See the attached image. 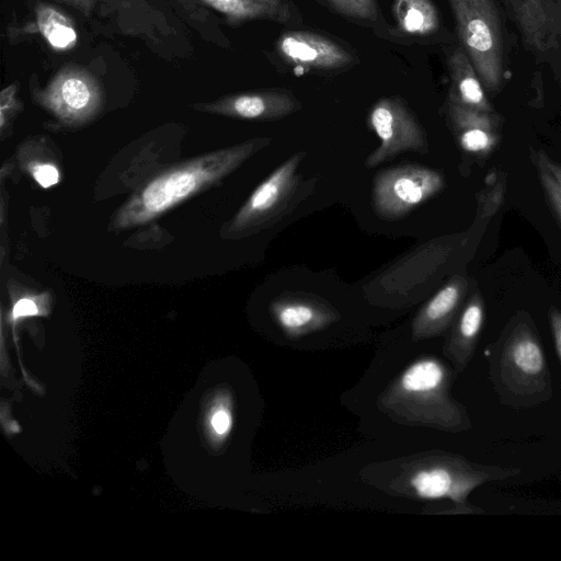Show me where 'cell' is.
I'll return each mask as SVG.
<instances>
[{
  "label": "cell",
  "mask_w": 561,
  "mask_h": 561,
  "mask_svg": "<svg viewBox=\"0 0 561 561\" xmlns=\"http://www.w3.org/2000/svg\"><path fill=\"white\" fill-rule=\"evenodd\" d=\"M549 320L554 336L556 348L561 360V311L556 307H551Z\"/></svg>",
  "instance_id": "26"
},
{
  "label": "cell",
  "mask_w": 561,
  "mask_h": 561,
  "mask_svg": "<svg viewBox=\"0 0 561 561\" xmlns=\"http://www.w3.org/2000/svg\"><path fill=\"white\" fill-rule=\"evenodd\" d=\"M278 327L289 336L322 328L334 319L329 306L308 296H282L271 305Z\"/></svg>",
  "instance_id": "12"
},
{
  "label": "cell",
  "mask_w": 561,
  "mask_h": 561,
  "mask_svg": "<svg viewBox=\"0 0 561 561\" xmlns=\"http://www.w3.org/2000/svg\"><path fill=\"white\" fill-rule=\"evenodd\" d=\"M37 313V307L31 299H20L13 307L12 317L18 319L25 316H33Z\"/></svg>",
  "instance_id": "27"
},
{
  "label": "cell",
  "mask_w": 561,
  "mask_h": 561,
  "mask_svg": "<svg viewBox=\"0 0 561 561\" xmlns=\"http://www.w3.org/2000/svg\"><path fill=\"white\" fill-rule=\"evenodd\" d=\"M195 107L229 117L266 122L289 116L301 108V103L288 90L265 89L225 95Z\"/></svg>",
  "instance_id": "9"
},
{
  "label": "cell",
  "mask_w": 561,
  "mask_h": 561,
  "mask_svg": "<svg viewBox=\"0 0 561 561\" xmlns=\"http://www.w3.org/2000/svg\"><path fill=\"white\" fill-rule=\"evenodd\" d=\"M270 142L266 137L254 138L162 174L123 208L116 224L122 227L144 224L203 186L222 179Z\"/></svg>",
  "instance_id": "2"
},
{
  "label": "cell",
  "mask_w": 561,
  "mask_h": 561,
  "mask_svg": "<svg viewBox=\"0 0 561 561\" xmlns=\"http://www.w3.org/2000/svg\"><path fill=\"white\" fill-rule=\"evenodd\" d=\"M176 12L203 35L211 12L220 14L229 26L251 21L299 24L302 16L289 0H170Z\"/></svg>",
  "instance_id": "6"
},
{
  "label": "cell",
  "mask_w": 561,
  "mask_h": 561,
  "mask_svg": "<svg viewBox=\"0 0 561 561\" xmlns=\"http://www.w3.org/2000/svg\"><path fill=\"white\" fill-rule=\"evenodd\" d=\"M336 13L357 21L374 22L378 19L376 0H321Z\"/></svg>",
  "instance_id": "19"
},
{
  "label": "cell",
  "mask_w": 561,
  "mask_h": 561,
  "mask_svg": "<svg viewBox=\"0 0 561 561\" xmlns=\"http://www.w3.org/2000/svg\"><path fill=\"white\" fill-rule=\"evenodd\" d=\"M504 367L520 381L533 382L546 371L542 348L530 331L520 324L513 332L504 351Z\"/></svg>",
  "instance_id": "15"
},
{
  "label": "cell",
  "mask_w": 561,
  "mask_h": 561,
  "mask_svg": "<svg viewBox=\"0 0 561 561\" xmlns=\"http://www.w3.org/2000/svg\"><path fill=\"white\" fill-rule=\"evenodd\" d=\"M35 181L44 188L53 186L59 181V172L51 164H37L33 168Z\"/></svg>",
  "instance_id": "23"
},
{
  "label": "cell",
  "mask_w": 561,
  "mask_h": 561,
  "mask_svg": "<svg viewBox=\"0 0 561 561\" xmlns=\"http://www.w3.org/2000/svg\"><path fill=\"white\" fill-rule=\"evenodd\" d=\"M460 104L470 108H484V95L479 82L471 76H457Z\"/></svg>",
  "instance_id": "21"
},
{
  "label": "cell",
  "mask_w": 561,
  "mask_h": 561,
  "mask_svg": "<svg viewBox=\"0 0 561 561\" xmlns=\"http://www.w3.org/2000/svg\"><path fill=\"white\" fill-rule=\"evenodd\" d=\"M484 319L483 299L473 294L466 305L456 329V342L465 350H471L482 329Z\"/></svg>",
  "instance_id": "18"
},
{
  "label": "cell",
  "mask_w": 561,
  "mask_h": 561,
  "mask_svg": "<svg viewBox=\"0 0 561 561\" xmlns=\"http://www.w3.org/2000/svg\"><path fill=\"white\" fill-rule=\"evenodd\" d=\"M445 380V369L435 359H421L402 374L401 388L409 393L425 396L437 391Z\"/></svg>",
  "instance_id": "17"
},
{
  "label": "cell",
  "mask_w": 561,
  "mask_h": 561,
  "mask_svg": "<svg viewBox=\"0 0 561 561\" xmlns=\"http://www.w3.org/2000/svg\"><path fill=\"white\" fill-rule=\"evenodd\" d=\"M531 157L540 161L561 186V162L552 160L543 150H533Z\"/></svg>",
  "instance_id": "25"
},
{
  "label": "cell",
  "mask_w": 561,
  "mask_h": 561,
  "mask_svg": "<svg viewBox=\"0 0 561 561\" xmlns=\"http://www.w3.org/2000/svg\"><path fill=\"white\" fill-rule=\"evenodd\" d=\"M368 124L380 144L366 158L367 168H375L405 151L423 154L428 150L424 129L400 98H381L374 103Z\"/></svg>",
  "instance_id": "5"
},
{
  "label": "cell",
  "mask_w": 561,
  "mask_h": 561,
  "mask_svg": "<svg viewBox=\"0 0 561 561\" xmlns=\"http://www.w3.org/2000/svg\"><path fill=\"white\" fill-rule=\"evenodd\" d=\"M444 186V175L431 168L403 164L386 169L374 179L373 208L381 219H401L437 195Z\"/></svg>",
  "instance_id": "4"
},
{
  "label": "cell",
  "mask_w": 561,
  "mask_h": 561,
  "mask_svg": "<svg viewBox=\"0 0 561 561\" xmlns=\"http://www.w3.org/2000/svg\"><path fill=\"white\" fill-rule=\"evenodd\" d=\"M534 159V163L536 164L540 183L542 188L553 207L554 211L558 214L561 219V186L558 184L552 174L547 170V168L537 159Z\"/></svg>",
  "instance_id": "22"
},
{
  "label": "cell",
  "mask_w": 561,
  "mask_h": 561,
  "mask_svg": "<svg viewBox=\"0 0 561 561\" xmlns=\"http://www.w3.org/2000/svg\"><path fill=\"white\" fill-rule=\"evenodd\" d=\"M461 25L463 39L470 48L479 51H485L491 48L492 37L484 21L471 19L466 23L461 22Z\"/></svg>",
  "instance_id": "20"
},
{
  "label": "cell",
  "mask_w": 561,
  "mask_h": 561,
  "mask_svg": "<svg viewBox=\"0 0 561 561\" xmlns=\"http://www.w3.org/2000/svg\"><path fill=\"white\" fill-rule=\"evenodd\" d=\"M396 28L405 36L422 37L439 26L437 10L431 0H393Z\"/></svg>",
  "instance_id": "16"
},
{
  "label": "cell",
  "mask_w": 561,
  "mask_h": 561,
  "mask_svg": "<svg viewBox=\"0 0 561 561\" xmlns=\"http://www.w3.org/2000/svg\"><path fill=\"white\" fill-rule=\"evenodd\" d=\"M503 199V184L499 182L486 192L483 198V215L490 216L494 214L500 207Z\"/></svg>",
  "instance_id": "24"
},
{
  "label": "cell",
  "mask_w": 561,
  "mask_h": 561,
  "mask_svg": "<svg viewBox=\"0 0 561 561\" xmlns=\"http://www.w3.org/2000/svg\"><path fill=\"white\" fill-rule=\"evenodd\" d=\"M490 472L469 471L457 473L445 467H432L417 471L410 484L421 499H450L463 502L477 485L490 479Z\"/></svg>",
  "instance_id": "11"
},
{
  "label": "cell",
  "mask_w": 561,
  "mask_h": 561,
  "mask_svg": "<svg viewBox=\"0 0 561 561\" xmlns=\"http://www.w3.org/2000/svg\"><path fill=\"white\" fill-rule=\"evenodd\" d=\"M468 287L461 275L453 277L421 309L414 320L416 336H427L443 330L453 319Z\"/></svg>",
  "instance_id": "14"
},
{
  "label": "cell",
  "mask_w": 561,
  "mask_h": 561,
  "mask_svg": "<svg viewBox=\"0 0 561 561\" xmlns=\"http://www.w3.org/2000/svg\"><path fill=\"white\" fill-rule=\"evenodd\" d=\"M8 37L19 42L28 35H41L55 51L71 50L79 39V33L72 19L61 9L49 2L39 1L34 8L32 20L18 25H8Z\"/></svg>",
  "instance_id": "10"
},
{
  "label": "cell",
  "mask_w": 561,
  "mask_h": 561,
  "mask_svg": "<svg viewBox=\"0 0 561 561\" xmlns=\"http://www.w3.org/2000/svg\"><path fill=\"white\" fill-rule=\"evenodd\" d=\"M211 424L217 433H226L231 424L230 415L225 411H219L213 416Z\"/></svg>",
  "instance_id": "28"
},
{
  "label": "cell",
  "mask_w": 561,
  "mask_h": 561,
  "mask_svg": "<svg viewBox=\"0 0 561 561\" xmlns=\"http://www.w3.org/2000/svg\"><path fill=\"white\" fill-rule=\"evenodd\" d=\"M454 131L460 148L478 157H486L499 144L491 122L455 100L449 108Z\"/></svg>",
  "instance_id": "13"
},
{
  "label": "cell",
  "mask_w": 561,
  "mask_h": 561,
  "mask_svg": "<svg viewBox=\"0 0 561 561\" xmlns=\"http://www.w3.org/2000/svg\"><path fill=\"white\" fill-rule=\"evenodd\" d=\"M33 98L56 114L81 118L96 111L102 89L96 77L87 68L68 64L60 68L44 88L31 79Z\"/></svg>",
  "instance_id": "8"
},
{
  "label": "cell",
  "mask_w": 561,
  "mask_h": 561,
  "mask_svg": "<svg viewBox=\"0 0 561 561\" xmlns=\"http://www.w3.org/2000/svg\"><path fill=\"white\" fill-rule=\"evenodd\" d=\"M111 36L136 38L164 59L193 54L175 8L167 0H55Z\"/></svg>",
  "instance_id": "1"
},
{
  "label": "cell",
  "mask_w": 561,
  "mask_h": 561,
  "mask_svg": "<svg viewBox=\"0 0 561 561\" xmlns=\"http://www.w3.org/2000/svg\"><path fill=\"white\" fill-rule=\"evenodd\" d=\"M274 55L284 66L299 75L344 70L357 64V56L321 33L291 30L274 43Z\"/></svg>",
  "instance_id": "7"
},
{
  "label": "cell",
  "mask_w": 561,
  "mask_h": 561,
  "mask_svg": "<svg viewBox=\"0 0 561 561\" xmlns=\"http://www.w3.org/2000/svg\"><path fill=\"white\" fill-rule=\"evenodd\" d=\"M299 151L277 167L250 195L230 225L232 233H250L276 224L298 201L297 169L305 157Z\"/></svg>",
  "instance_id": "3"
}]
</instances>
